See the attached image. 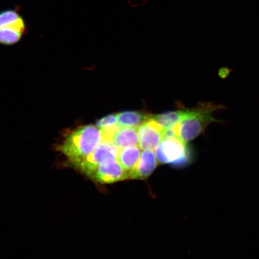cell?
Listing matches in <instances>:
<instances>
[{"instance_id": "obj_1", "label": "cell", "mask_w": 259, "mask_h": 259, "mask_svg": "<svg viewBox=\"0 0 259 259\" xmlns=\"http://www.w3.org/2000/svg\"><path fill=\"white\" fill-rule=\"evenodd\" d=\"M103 142L101 130L97 126H83L68 136L60 150L74 167L95 151Z\"/></svg>"}, {"instance_id": "obj_2", "label": "cell", "mask_w": 259, "mask_h": 259, "mask_svg": "<svg viewBox=\"0 0 259 259\" xmlns=\"http://www.w3.org/2000/svg\"><path fill=\"white\" fill-rule=\"evenodd\" d=\"M226 107L212 103H201L196 108L186 109L185 116L173 127L176 137L186 143L193 140L205 131L210 123L220 122L213 117L218 110Z\"/></svg>"}, {"instance_id": "obj_3", "label": "cell", "mask_w": 259, "mask_h": 259, "mask_svg": "<svg viewBox=\"0 0 259 259\" xmlns=\"http://www.w3.org/2000/svg\"><path fill=\"white\" fill-rule=\"evenodd\" d=\"M160 163L183 166L191 160V154L187 143L177 137L164 138L155 150Z\"/></svg>"}, {"instance_id": "obj_4", "label": "cell", "mask_w": 259, "mask_h": 259, "mask_svg": "<svg viewBox=\"0 0 259 259\" xmlns=\"http://www.w3.org/2000/svg\"><path fill=\"white\" fill-rule=\"evenodd\" d=\"M26 30L25 21L19 13L5 11L0 14V44L11 45L18 43Z\"/></svg>"}, {"instance_id": "obj_5", "label": "cell", "mask_w": 259, "mask_h": 259, "mask_svg": "<svg viewBox=\"0 0 259 259\" xmlns=\"http://www.w3.org/2000/svg\"><path fill=\"white\" fill-rule=\"evenodd\" d=\"M119 151L113 142L103 141L92 154L74 168L90 178L103 161L109 158H117Z\"/></svg>"}, {"instance_id": "obj_6", "label": "cell", "mask_w": 259, "mask_h": 259, "mask_svg": "<svg viewBox=\"0 0 259 259\" xmlns=\"http://www.w3.org/2000/svg\"><path fill=\"white\" fill-rule=\"evenodd\" d=\"M90 179L100 184H111L129 178L117 158H109L97 167Z\"/></svg>"}, {"instance_id": "obj_7", "label": "cell", "mask_w": 259, "mask_h": 259, "mask_svg": "<svg viewBox=\"0 0 259 259\" xmlns=\"http://www.w3.org/2000/svg\"><path fill=\"white\" fill-rule=\"evenodd\" d=\"M164 130L151 118L138 128L139 147L144 151H154L164 138Z\"/></svg>"}, {"instance_id": "obj_8", "label": "cell", "mask_w": 259, "mask_h": 259, "mask_svg": "<svg viewBox=\"0 0 259 259\" xmlns=\"http://www.w3.org/2000/svg\"><path fill=\"white\" fill-rule=\"evenodd\" d=\"M157 165V160L154 151H144L137 167L130 176V179H145L153 172Z\"/></svg>"}, {"instance_id": "obj_9", "label": "cell", "mask_w": 259, "mask_h": 259, "mask_svg": "<svg viewBox=\"0 0 259 259\" xmlns=\"http://www.w3.org/2000/svg\"><path fill=\"white\" fill-rule=\"evenodd\" d=\"M141 154L139 146L123 148L119 151L117 160L127 173L129 179L131 174L137 166Z\"/></svg>"}, {"instance_id": "obj_10", "label": "cell", "mask_w": 259, "mask_h": 259, "mask_svg": "<svg viewBox=\"0 0 259 259\" xmlns=\"http://www.w3.org/2000/svg\"><path fill=\"white\" fill-rule=\"evenodd\" d=\"M152 115L140 111H126L116 113L119 127L138 128L151 118Z\"/></svg>"}, {"instance_id": "obj_11", "label": "cell", "mask_w": 259, "mask_h": 259, "mask_svg": "<svg viewBox=\"0 0 259 259\" xmlns=\"http://www.w3.org/2000/svg\"><path fill=\"white\" fill-rule=\"evenodd\" d=\"M112 142L119 150L139 146L138 128L119 127L113 136Z\"/></svg>"}, {"instance_id": "obj_12", "label": "cell", "mask_w": 259, "mask_h": 259, "mask_svg": "<svg viewBox=\"0 0 259 259\" xmlns=\"http://www.w3.org/2000/svg\"><path fill=\"white\" fill-rule=\"evenodd\" d=\"M186 112V109L168 112L156 115H152L151 118L156 121L164 131L176 126L185 116Z\"/></svg>"}]
</instances>
